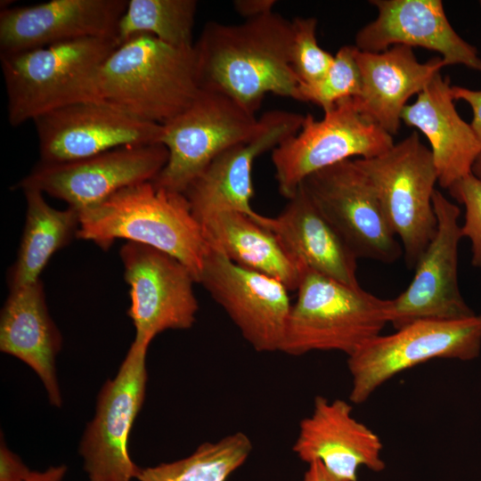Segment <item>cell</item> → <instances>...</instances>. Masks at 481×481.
I'll use <instances>...</instances> for the list:
<instances>
[{
	"label": "cell",
	"mask_w": 481,
	"mask_h": 481,
	"mask_svg": "<svg viewBox=\"0 0 481 481\" xmlns=\"http://www.w3.org/2000/svg\"><path fill=\"white\" fill-rule=\"evenodd\" d=\"M381 450L379 436L354 418L348 403L323 396L315 397L313 412L301 420L293 445L303 461H320L344 481H356L361 466L383 470Z\"/></svg>",
	"instance_id": "20"
},
{
	"label": "cell",
	"mask_w": 481,
	"mask_h": 481,
	"mask_svg": "<svg viewBox=\"0 0 481 481\" xmlns=\"http://www.w3.org/2000/svg\"><path fill=\"white\" fill-rule=\"evenodd\" d=\"M257 126L255 114L227 95L200 89L187 109L162 125L160 143L168 159L152 183L184 193L218 155L249 141Z\"/></svg>",
	"instance_id": "9"
},
{
	"label": "cell",
	"mask_w": 481,
	"mask_h": 481,
	"mask_svg": "<svg viewBox=\"0 0 481 481\" xmlns=\"http://www.w3.org/2000/svg\"><path fill=\"white\" fill-rule=\"evenodd\" d=\"M304 118V115L286 110L265 112L249 141L224 151L208 166L183 193L200 225L222 212L236 211L249 216L256 213L250 206L255 159L296 134Z\"/></svg>",
	"instance_id": "17"
},
{
	"label": "cell",
	"mask_w": 481,
	"mask_h": 481,
	"mask_svg": "<svg viewBox=\"0 0 481 481\" xmlns=\"http://www.w3.org/2000/svg\"><path fill=\"white\" fill-rule=\"evenodd\" d=\"M127 1L51 0L1 9L0 55L86 37L115 38Z\"/></svg>",
	"instance_id": "18"
},
{
	"label": "cell",
	"mask_w": 481,
	"mask_h": 481,
	"mask_svg": "<svg viewBox=\"0 0 481 481\" xmlns=\"http://www.w3.org/2000/svg\"><path fill=\"white\" fill-rule=\"evenodd\" d=\"M252 450L249 436L230 434L215 442L201 444L181 460L140 468L138 481H225L248 459Z\"/></svg>",
	"instance_id": "27"
},
{
	"label": "cell",
	"mask_w": 481,
	"mask_h": 481,
	"mask_svg": "<svg viewBox=\"0 0 481 481\" xmlns=\"http://www.w3.org/2000/svg\"><path fill=\"white\" fill-rule=\"evenodd\" d=\"M472 174L475 175L479 179H481V154L476 159L472 167Z\"/></svg>",
	"instance_id": "37"
},
{
	"label": "cell",
	"mask_w": 481,
	"mask_h": 481,
	"mask_svg": "<svg viewBox=\"0 0 481 481\" xmlns=\"http://www.w3.org/2000/svg\"><path fill=\"white\" fill-rule=\"evenodd\" d=\"M40 161L62 163L131 145L160 143L163 126L100 101L79 102L36 118Z\"/></svg>",
	"instance_id": "16"
},
{
	"label": "cell",
	"mask_w": 481,
	"mask_h": 481,
	"mask_svg": "<svg viewBox=\"0 0 481 481\" xmlns=\"http://www.w3.org/2000/svg\"><path fill=\"white\" fill-rule=\"evenodd\" d=\"M479 5L481 6V1H479Z\"/></svg>",
	"instance_id": "38"
},
{
	"label": "cell",
	"mask_w": 481,
	"mask_h": 481,
	"mask_svg": "<svg viewBox=\"0 0 481 481\" xmlns=\"http://www.w3.org/2000/svg\"><path fill=\"white\" fill-rule=\"evenodd\" d=\"M9 291L0 315V350L28 364L41 379L50 404L61 407L56 357L62 338L49 314L43 282Z\"/></svg>",
	"instance_id": "24"
},
{
	"label": "cell",
	"mask_w": 481,
	"mask_h": 481,
	"mask_svg": "<svg viewBox=\"0 0 481 481\" xmlns=\"http://www.w3.org/2000/svg\"><path fill=\"white\" fill-rule=\"evenodd\" d=\"M481 350V314L453 320H421L379 335L348 356L349 399L365 402L396 374L432 359L477 358Z\"/></svg>",
	"instance_id": "8"
},
{
	"label": "cell",
	"mask_w": 481,
	"mask_h": 481,
	"mask_svg": "<svg viewBox=\"0 0 481 481\" xmlns=\"http://www.w3.org/2000/svg\"><path fill=\"white\" fill-rule=\"evenodd\" d=\"M148 343L133 341L118 373L101 388L93 420L79 445L89 481H131L140 469L128 453V436L145 396Z\"/></svg>",
	"instance_id": "10"
},
{
	"label": "cell",
	"mask_w": 481,
	"mask_h": 481,
	"mask_svg": "<svg viewBox=\"0 0 481 481\" xmlns=\"http://www.w3.org/2000/svg\"><path fill=\"white\" fill-rule=\"evenodd\" d=\"M257 352L281 351L292 304L278 280L244 268L208 246L199 282Z\"/></svg>",
	"instance_id": "15"
},
{
	"label": "cell",
	"mask_w": 481,
	"mask_h": 481,
	"mask_svg": "<svg viewBox=\"0 0 481 481\" xmlns=\"http://www.w3.org/2000/svg\"><path fill=\"white\" fill-rule=\"evenodd\" d=\"M355 49V45L340 47L322 79L313 85L298 86L297 101L316 104L325 112L340 101L358 97L362 81Z\"/></svg>",
	"instance_id": "29"
},
{
	"label": "cell",
	"mask_w": 481,
	"mask_h": 481,
	"mask_svg": "<svg viewBox=\"0 0 481 481\" xmlns=\"http://www.w3.org/2000/svg\"><path fill=\"white\" fill-rule=\"evenodd\" d=\"M275 0H236L235 11L245 20H251L273 12Z\"/></svg>",
	"instance_id": "34"
},
{
	"label": "cell",
	"mask_w": 481,
	"mask_h": 481,
	"mask_svg": "<svg viewBox=\"0 0 481 481\" xmlns=\"http://www.w3.org/2000/svg\"><path fill=\"white\" fill-rule=\"evenodd\" d=\"M210 248L244 268L273 277L297 290L303 265L268 228L236 211L218 213L201 224Z\"/></svg>",
	"instance_id": "25"
},
{
	"label": "cell",
	"mask_w": 481,
	"mask_h": 481,
	"mask_svg": "<svg viewBox=\"0 0 481 481\" xmlns=\"http://www.w3.org/2000/svg\"><path fill=\"white\" fill-rule=\"evenodd\" d=\"M452 86L448 77L437 73L401 115L402 122L417 128L428 140L437 183L444 189L472 173L481 154L470 124L455 108Z\"/></svg>",
	"instance_id": "23"
},
{
	"label": "cell",
	"mask_w": 481,
	"mask_h": 481,
	"mask_svg": "<svg viewBox=\"0 0 481 481\" xmlns=\"http://www.w3.org/2000/svg\"><path fill=\"white\" fill-rule=\"evenodd\" d=\"M375 20L355 36V46L379 53L402 45L436 52L447 65L460 64L481 71L477 48L453 29L441 0H371Z\"/></svg>",
	"instance_id": "19"
},
{
	"label": "cell",
	"mask_w": 481,
	"mask_h": 481,
	"mask_svg": "<svg viewBox=\"0 0 481 481\" xmlns=\"http://www.w3.org/2000/svg\"><path fill=\"white\" fill-rule=\"evenodd\" d=\"M119 256L131 304L127 314L135 339L150 344L167 330L191 328L199 310L193 291L197 282L189 268L155 248L126 241Z\"/></svg>",
	"instance_id": "13"
},
{
	"label": "cell",
	"mask_w": 481,
	"mask_h": 481,
	"mask_svg": "<svg viewBox=\"0 0 481 481\" xmlns=\"http://www.w3.org/2000/svg\"><path fill=\"white\" fill-rule=\"evenodd\" d=\"M355 161L374 187L407 266L415 268L437 229L433 207L437 174L430 149L414 131L385 153Z\"/></svg>",
	"instance_id": "6"
},
{
	"label": "cell",
	"mask_w": 481,
	"mask_h": 481,
	"mask_svg": "<svg viewBox=\"0 0 481 481\" xmlns=\"http://www.w3.org/2000/svg\"><path fill=\"white\" fill-rule=\"evenodd\" d=\"M77 238L107 250L118 239L177 258L199 282L208 245L183 193L145 182L124 188L79 211Z\"/></svg>",
	"instance_id": "2"
},
{
	"label": "cell",
	"mask_w": 481,
	"mask_h": 481,
	"mask_svg": "<svg viewBox=\"0 0 481 481\" xmlns=\"http://www.w3.org/2000/svg\"><path fill=\"white\" fill-rule=\"evenodd\" d=\"M66 472L65 465L51 466L43 471H32L26 481H62Z\"/></svg>",
	"instance_id": "35"
},
{
	"label": "cell",
	"mask_w": 481,
	"mask_h": 481,
	"mask_svg": "<svg viewBox=\"0 0 481 481\" xmlns=\"http://www.w3.org/2000/svg\"><path fill=\"white\" fill-rule=\"evenodd\" d=\"M291 21L278 13L239 24L208 22L194 53L200 88L224 94L255 114L268 93L297 100Z\"/></svg>",
	"instance_id": "1"
},
{
	"label": "cell",
	"mask_w": 481,
	"mask_h": 481,
	"mask_svg": "<svg viewBox=\"0 0 481 481\" xmlns=\"http://www.w3.org/2000/svg\"><path fill=\"white\" fill-rule=\"evenodd\" d=\"M394 144L390 134L360 111L355 98L340 101L320 120L306 115L301 128L273 150L279 191L289 199L312 174L355 156H379Z\"/></svg>",
	"instance_id": "7"
},
{
	"label": "cell",
	"mask_w": 481,
	"mask_h": 481,
	"mask_svg": "<svg viewBox=\"0 0 481 481\" xmlns=\"http://www.w3.org/2000/svg\"><path fill=\"white\" fill-rule=\"evenodd\" d=\"M433 207L436 232L418 261L411 283L390 299L388 321L395 330L421 320L453 321L476 314L465 302L458 281L461 209L437 190Z\"/></svg>",
	"instance_id": "14"
},
{
	"label": "cell",
	"mask_w": 481,
	"mask_h": 481,
	"mask_svg": "<svg viewBox=\"0 0 481 481\" xmlns=\"http://www.w3.org/2000/svg\"><path fill=\"white\" fill-rule=\"evenodd\" d=\"M22 192L26 200L25 224L16 260L8 273L9 289L40 280L52 256L77 238L79 228L78 210L53 208L44 193L36 189Z\"/></svg>",
	"instance_id": "26"
},
{
	"label": "cell",
	"mask_w": 481,
	"mask_h": 481,
	"mask_svg": "<svg viewBox=\"0 0 481 481\" xmlns=\"http://www.w3.org/2000/svg\"><path fill=\"white\" fill-rule=\"evenodd\" d=\"M302 185L357 258L391 264L402 257L374 187L355 159L317 171Z\"/></svg>",
	"instance_id": "11"
},
{
	"label": "cell",
	"mask_w": 481,
	"mask_h": 481,
	"mask_svg": "<svg viewBox=\"0 0 481 481\" xmlns=\"http://www.w3.org/2000/svg\"><path fill=\"white\" fill-rule=\"evenodd\" d=\"M117 46L115 38L86 37L0 55L9 124L18 126L67 105L99 101L98 74Z\"/></svg>",
	"instance_id": "4"
},
{
	"label": "cell",
	"mask_w": 481,
	"mask_h": 481,
	"mask_svg": "<svg viewBox=\"0 0 481 481\" xmlns=\"http://www.w3.org/2000/svg\"><path fill=\"white\" fill-rule=\"evenodd\" d=\"M447 190L453 199L465 207L461 234L471 241L472 265L481 268V179L470 173Z\"/></svg>",
	"instance_id": "31"
},
{
	"label": "cell",
	"mask_w": 481,
	"mask_h": 481,
	"mask_svg": "<svg viewBox=\"0 0 481 481\" xmlns=\"http://www.w3.org/2000/svg\"><path fill=\"white\" fill-rule=\"evenodd\" d=\"M306 268L358 287L357 257L301 184L276 216H251Z\"/></svg>",
	"instance_id": "22"
},
{
	"label": "cell",
	"mask_w": 481,
	"mask_h": 481,
	"mask_svg": "<svg viewBox=\"0 0 481 481\" xmlns=\"http://www.w3.org/2000/svg\"><path fill=\"white\" fill-rule=\"evenodd\" d=\"M355 59L362 81L360 95L355 97L358 108L391 135L400 129L408 100L446 66L439 56L421 63L412 47L402 45L379 53L356 47Z\"/></svg>",
	"instance_id": "21"
},
{
	"label": "cell",
	"mask_w": 481,
	"mask_h": 481,
	"mask_svg": "<svg viewBox=\"0 0 481 481\" xmlns=\"http://www.w3.org/2000/svg\"><path fill=\"white\" fill-rule=\"evenodd\" d=\"M304 481H344L330 474L320 461L308 464Z\"/></svg>",
	"instance_id": "36"
},
{
	"label": "cell",
	"mask_w": 481,
	"mask_h": 481,
	"mask_svg": "<svg viewBox=\"0 0 481 481\" xmlns=\"http://www.w3.org/2000/svg\"><path fill=\"white\" fill-rule=\"evenodd\" d=\"M200 91L194 45L175 47L147 34L118 45L97 77L99 101L159 125L187 109Z\"/></svg>",
	"instance_id": "3"
},
{
	"label": "cell",
	"mask_w": 481,
	"mask_h": 481,
	"mask_svg": "<svg viewBox=\"0 0 481 481\" xmlns=\"http://www.w3.org/2000/svg\"><path fill=\"white\" fill-rule=\"evenodd\" d=\"M454 100H461L469 104L472 110L470 126L481 147V89L474 90L463 86H452Z\"/></svg>",
	"instance_id": "33"
},
{
	"label": "cell",
	"mask_w": 481,
	"mask_h": 481,
	"mask_svg": "<svg viewBox=\"0 0 481 481\" xmlns=\"http://www.w3.org/2000/svg\"><path fill=\"white\" fill-rule=\"evenodd\" d=\"M195 0H128L116 29L118 45L137 35H151L175 47L191 48Z\"/></svg>",
	"instance_id": "28"
},
{
	"label": "cell",
	"mask_w": 481,
	"mask_h": 481,
	"mask_svg": "<svg viewBox=\"0 0 481 481\" xmlns=\"http://www.w3.org/2000/svg\"><path fill=\"white\" fill-rule=\"evenodd\" d=\"M167 159V148L152 143L120 147L69 162H38L14 187L38 190L81 211L124 188L152 182Z\"/></svg>",
	"instance_id": "12"
},
{
	"label": "cell",
	"mask_w": 481,
	"mask_h": 481,
	"mask_svg": "<svg viewBox=\"0 0 481 481\" xmlns=\"http://www.w3.org/2000/svg\"><path fill=\"white\" fill-rule=\"evenodd\" d=\"M291 67L299 86L313 85L322 79L330 68L334 55L323 50L317 42V20L296 17L291 20Z\"/></svg>",
	"instance_id": "30"
},
{
	"label": "cell",
	"mask_w": 481,
	"mask_h": 481,
	"mask_svg": "<svg viewBox=\"0 0 481 481\" xmlns=\"http://www.w3.org/2000/svg\"><path fill=\"white\" fill-rule=\"evenodd\" d=\"M32 471L12 452L2 439L0 444V481H26Z\"/></svg>",
	"instance_id": "32"
},
{
	"label": "cell",
	"mask_w": 481,
	"mask_h": 481,
	"mask_svg": "<svg viewBox=\"0 0 481 481\" xmlns=\"http://www.w3.org/2000/svg\"><path fill=\"white\" fill-rule=\"evenodd\" d=\"M281 352L340 351L350 356L389 323L390 299L379 298L305 267Z\"/></svg>",
	"instance_id": "5"
}]
</instances>
